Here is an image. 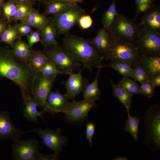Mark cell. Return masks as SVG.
<instances>
[{"instance_id": "d590c367", "label": "cell", "mask_w": 160, "mask_h": 160, "mask_svg": "<svg viewBox=\"0 0 160 160\" xmlns=\"http://www.w3.org/2000/svg\"><path fill=\"white\" fill-rule=\"evenodd\" d=\"M155 88L151 84L149 79L140 84L139 87V93L145 97L151 98L154 95Z\"/></svg>"}, {"instance_id": "5b68a950", "label": "cell", "mask_w": 160, "mask_h": 160, "mask_svg": "<svg viewBox=\"0 0 160 160\" xmlns=\"http://www.w3.org/2000/svg\"><path fill=\"white\" fill-rule=\"evenodd\" d=\"M85 14L84 10L77 4L70 3L49 19L55 27L57 36L66 35L78 23L80 18Z\"/></svg>"}, {"instance_id": "c3c4849f", "label": "cell", "mask_w": 160, "mask_h": 160, "mask_svg": "<svg viewBox=\"0 0 160 160\" xmlns=\"http://www.w3.org/2000/svg\"><path fill=\"white\" fill-rule=\"evenodd\" d=\"M5 0H0V14L2 10V7L3 4Z\"/></svg>"}, {"instance_id": "484cf974", "label": "cell", "mask_w": 160, "mask_h": 160, "mask_svg": "<svg viewBox=\"0 0 160 160\" xmlns=\"http://www.w3.org/2000/svg\"><path fill=\"white\" fill-rule=\"evenodd\" d=\"M128 118L125 121L124 127L127 132L129 133L135 141H137L138 137V127L140 119L136 116H132L130 113L129 109H126Z\"/></svg>"}, {"instance_id": "5bb4252c", "label": "cell", "mask_w": 160, "mask_h": 160, "mask_svg": "<svg viewBox=\"0 0 160 160\" xmlns=\"http://www.w3.org/2000/svg\"><path fill=\"white\" fill-rule=\"evenodd\" d=\"M25 132L15 127L7 112L0 111V140H10L14 141L19 140Z\"/></svg>"}, {"instance_id": "2e32d148", "label": "cell", "mask_w": 160, "mask_h": 160, "mask_svg": "<svg viewBox=\"0 0 160 160\" xmlns=\"http://www.w3.org/2000/svg\"><path fill=\"white\" fill-rule=\"evenodd\" d=\"M143 13L139 23L141 27L160 34L159 6H155Z\"/></svg>"}, {"instance_id": "4316f807", "label": "cell", "mask_w": 160, "mask_h": 160, "mask_svg": "<svg viewBox=\"0 0 160 160\" xmlns=\"http://www.w3.org/2000/svg\"><path fill=\"white\" fill-rule=\"evenodd\" d=\"M49 60L43 52L32 50V54L29 63L31 68L36 72Z\"/></svg>"}, {"instance_id": "60d3db41", "label": "cell", "mask_w": 160, "mask_h": 160, "mask_svg": "<svg viewBox=\"0 0 160 160\" xmlns=\"http://www.w3.org/2000/svg\"><path fill=\"white\" fill-rule=\"evenodd\" d=\"M95 123L92 122H89L86 125L87 139L91 145H92V141L95 133Z\"/></svg>"}, {"instance_id": "8d00e7d4", "label": "cell", "mask_w": 160, "mask_h": 160, "mask_svg": "<svg viewBox=\"0 0 160 160\" xmlns=\"http://www.w3.org/2000/svg\"><path fill=\"white\" fill-rule=\"evenodd\" d=\"M49 77H56L58 74H60L54 65L49 60L39 70L38 72Z\"/></svg>"}, {"instance_id": "d6a6232c", "label": "cell", "mask_w": 160, "mask_h": 160, "mask_svg": "<svg viewBox=\"0 0 160 160\" xmlns=\"http://www.w3.org/2000/svg\"><path fill=\"white\" fill-rule=\"evenodd\" d=\"M130 77L132 78L135 81L139 82L140 84L150 79L140 63L134 67Z\"/></svg>"}, {"instance_id": "bcb514c9", "label": "cell", "mask_w": 160, "mask_h": 160, "mask_svg": "<svg viewBox=\"0 0 160 160\" xmlns=\"http://www.w3.org/2000/svg\"><path fill=\"white\" fill-rule=\"evenodd\" d=\"M113 160H129L126 156H118L112 159Z\"/></svg>"}, {"instance_id": "7402d4cb", "label": "cell", "mask_w": 160, "mask_h": 160, "mask_svg": "<svg viewBox=\"0 0 160 160\" xmlns=\"http://www.w3.org/2000/svg\"><path fill=\"white\" fill-rule=\"evenodd\" d=\"M23 101V115L25 119L29 121L37 123V117L43 118V115L45 111H39L37 110V105L32 96L24 100Z\"/></svg>"}, {"instance_id": "b9f144b4", "label": "cell", "mask_w": 160, "mask_h": 160, "mask_svg": "<svg viewBox=\"0 0 160 160\" xmlns=\"http://www.w3.org/2000/svg\"><path fill=\"white\" fill-rule=\"evenodd\" d=\"M153 86L155 87L160 86V73H158L150 79Z\"/></svg>"}, {"instance_id": "7a4b0ae2", "label": "cell", "mask_w": 160, "mask_h": 160, "mask_svg": "<svg viewBox=\"0 0 160 160\" xmlns=\"http://www.w3.org/2000/svg\"><path fill=\"white\" fill-rule=\"evenodd\" d=\"M63 45L74 59L81 63L83 69L90 71L104 59L91 41L82 37L67 34L63 39Z\"/></svg>"}, {"instance_id": "ab89813d", "label": "cell", "mask_w": 160, "mask_h": 160, "mask_svg": "<svg viewBox=\"0 0 160 160\" xmlns=\"http://www.w3.org/2000/svg\"><path fill=\"white\" fill-rule=\"evenodd\" d=\"M27 39L28 41V44L31 49L35 44L39 42H41L39 30L35 31H33L27 36Z\"/></svg>"}, {"instance_id": "52a82bcc", "label": "cell", "mask_w": 160, "mask_h": 160, "mask_svg": "<svg viewBox=\"0 0 160 160\" xmlns=\"http://www.w3.org/2000/svg\"><path fill=\"white\" fill-rule=\"evenodd\" d=\"M145 141L153 151L160 147V109L154 105L148 109L145 118Z\"/></svg>"}, {"instance_id": "74e56055", "label": "cell", "mask_w": 160, "mask_h": 160, "mask_svg": "<svg viewBox=\"0 0 160 160\" xmlns=\"http://www.w3.org/2000/svg\"><path fill=\"white\" fill-rule=\"evenodd\" d=\"M93 23V20L91 16L85 14L80 18L78 23L81 29L86 30L92 26Z\"/></svg>"}, {"instance_id": "d6986e66", "label": "cell", "mask_w": 160, "mask_h": 160, "mask_svg": "<svg viewBox=\"0 0 160 160\" xmlns=\"http://www.w3.org/2000/svg\"><path fill=\"white\" fill-rule=\"evenodd\" d=\"M12 48V53L16 58L23 63H29L31 57L32 49L21 38L15 42Z\"/></svg>"}, {"instance_id": "8992f818", "label": "cell", "mask_w": 160, "mask_h": 160, "mask_svg": "<svg viewBox=\"0 0 160 160\" xmlns=\"http://www.w3.org/2000/svg\"><path fill=\"white\" fill-rule=\"evenodd\" d=\"M141 28L135 20L117 13L108 30L111 37L124 40L135 44L138 33Z\"/></svg>"}, {"instance_id": "30bf717a", "label": "cell", "mask_w": 160, "mask_h": 160, "mask_svg": "<svg viewBox=\"0 0 160 160\" xmlns=\"http://www.w3.org/2000/svg\"><path fill=\"white\" fill-rule=\"evenodd\" d=\"M12 144L14 159L18 160H40L41 153L39 151L36 140H15Z\"/></svg>"}, {"instance_id": "7bdbcfd3", "label": "cell", "mask_w": 160, "mask_h": 160, "mask_svg": "<svg viewBox=\"0 0 160 160\" xmlns=\"http://www.w3.org/2000/svg\"><path fill=\"white\" fill-rule=\"evenodd\" d=\"M15 4L19 3H25L30 5L32 6L33 5L35 4L34 1L32 0H10Z\"/></svg>"}, {"instance_id": "ba28073f", "label": "cell", "mask_w": 160, "mask_h": 160, "mask_svg": "<svg viewBox=\"0 0 160 160\" xmlns=\"http://www.w3.org/2000/svg\"><path fill=\"white\" fill-rule=\"evenodd\" d=\"M135 44L141 54L160 56V34L141 28Z\"/></svg>"}, {"instance_id": "d4e9b609", "label": "cell", "mask_w": 160, "mask_h": 160, "mask_svg": "<svg viewBox=\"0 0 160 160\" xmlns=\"http://www.w3.org/2000/svg\"><path fill=\"white\" fill-rule=\"evenodd\" d=\"M101 69V68H98L95 79L88 85L84 91L83 96L84 99L95 101L99 100L100 91L98 85V79Z\"/></svg>"}, {"instance_id": "603a6c76", "label": "cell", "mask_w": 160, "mask_h": 160, "mask_svg": "<svg viewBox=\"0 0 160 160\" xmlns=\"http://www.w3.org/2000/svg\"><path fill=\"white\" fill-rule=\"evenodd\" d=\"M110 82L113 95L119 99L120 103L124 105L126 109L132 108V99L133 94L118 84H115L112 79H111Z\"/></svg>"}, {"instance_id": "f907efd6", "label": "cell", "mask_w": 160, "mask_h": 160, "mask_svg": "<svg viewBox=\"0 0 160 160\" xmlns=\"http://www.w3.org/2000/svg\"></svg>"}, {"instance_id": "8fae6325", "label": "cell", "mask_w": 160, "mask_h": 160, "mask_svg": "<svg viewBox=\"0 0 160 160\" xmlns=\"http://www.w3.org/2000/svg\"><path fill=\"white\" fill-rule=\"evenodd\" d=\"M28 132L37 133L42 140L44 145L59 155L66 142V138L61 133L60 130L57 129L56 130L49 129H43L40 128H36Z\"/></svg>"}, {"instance_id": "836d02e7", "label": "cell", "mask_w": 160, "mask_h": 160, "mask_svg": "<svg viewBox=\"0 0 160 160\" xmlns=\"http://www.w3.org/2000/svg\"><path fill=\"white\" fill-rule=\"evenodd\" d=\"M136 5V14L134 18L135 20L139 14L144 12L155 6V0H134Z\"/></svg>"}, {"instance_id": "f6af8a7d", "label": "cell", "mask_w": 160, "mask_h": 160, "mask_svg": "<svg viewBox=\"0 0 160 160\" xmlns=\"http://www.w3.org/2000/svg\"><path fill=\"white\" fill-rule=\"evenodd\" d=\"M69 3H77L81 2L83 0H63Z\"/></svg>"}, {"instance_id": "3957f363", "label": "cell", "mask_w": 160, "mask_h": 160, "mask_svg": "<svg viewBox=\"0 0 160 160\" xmlns=\"http://www.w3.org/2000/svg\"><path fill=\"white\" fill-rule=\"evenodd\" d=\"M108 53L104 59L125 62L134 67L140 63L141 54L134 43L111 37Z\"/></svg>"}, {"instance_id": "4fadbf2b", "label": "cell", "mask_w": 160, "mask_h": 160, "mask_svg": "<svg viewBox=\"0 0 160 160\" xmlns=\"http://www.w3.org/2000/svg\"><path fill=\"white\" fill-rule=\"evenodd\" d=\"M83 69L82 68L77 73L70 74L68 79L62 82L66 88L65 95L68 100H74L78 95L83 92L89 83L88 80L81 75Z\"/></svg>"}, {"instance_id": "7dc6e473", "label": "cell", "mask_w": 160, "mask_h": 160, "mask_svg": "<svg viewBox=\"0 0 160 160\" xmlns=\"http://www.w3.org/2000/svg\"><path fill=\"white\" fill-rule=\"evenodd\" d=\"M56 0H40L39 2L45 5H46L49 3Z\"/></svg>"}, {"instance_id": "e0dca14e", "label": "cell", "mask_w": 160, "mask_h": 160, "mask_svg": "<svg viewBox=\"0 0 160 160\" xmlns=\"http://www.w3.org/2000/svg\"><path fill=\"white\" fill-rule=\"evenodd\" d=\"M91 41L104 59L108 53L111 44V38L108 30L104 28L100 29Z\"/></svg>"}, {"instance_id": "ffe728a7", "label": "cell", "mask_w": 160, "mask_h": 160, "mask_svg": "<svg viewBox=\"0 0 160 160\" xmlns=\"http://www.w3.org/2000/svg\"><path fill=\"white\" fill-rule=\"evenodd\" d=\"M39 30L41 43L44 47L56 46L59 44L56 39L57 34L55 29L50 20L42 28Z\"/></svg>"}, {"instance_id": "ee69618b", "label": "cell", "mask_w": 160, "mask_h": 160, "mask_svg": "<svg viewBox=\"0 0 160 160\" xmlns=\"http://www.w3.org/2000/svg\"><path fill=\"white\" fill-rule=\"evenodd\" d=\"M6 23L5 20L0 19V37L7 27Z\"/></svg>"}, {"instance_id": "6da1fadb", "label": "cell", "mask_w": 160, "mask_h": 160, "mask_svg": "<svg viewBox=\"0 0 160 160\" xmlns=\"http://www.w3.org/2000/svg\"><path fill=\"white\" fill-rule=\"evenodd\" d=\"M36 73L28 63L16 58L9 46L0 47V79L7 78L15 83L21 90L23 100L32 96L31 85Z\"/></svg>"}, {"instance_id": "277c9868", "label": "cell", "mask_w": 160, "mask_h": 160, "mask_svg": "<svg viewBox=\"0 0 160 160\" xmlns=\"http://www.w3.org/2000/svg\"><path fill=\"white\" fill-rule=\"evenodd\" d=\"M61 74L69 75L82 65L63 46L59 44L45 47L43 52Z\"/></svg>"}, {"instance_id": "4dcf8cb0", "label": "cell", "mask_w": 160, "mask_h": 160, "mask_svg": "<svg viewBox=\"0 0 160 160\" xmlns=\"http://www.w3.org/2000/svg\"><path fill=\"white\" fill-rule=\"evenodd\" d=\"M17 6L16 4L10 0L3 4L2 7V10L3 12L4 20L7 23H8L12 21Z\"/></svg>"}, {"instance_id": "9a60e30c", "label": "cell", "mask_w": 160, "mask_h": 160, "mask_svg": "<svg viewBox=\"0 0 160 160\" xmlns=\"http://www.w3.org/2000/svg\"><path fill=\"white\" fill-rule=\"evenodd\" d=\"M68 100L65 94L61 93L58 90L50 91L44 111L53 115L60 112L64 113L71 104Z\"/></svg>"}, {"instance_id": "cb8c5ba5", "label": "cell", "mask_w": 160, "mask_h": 160, "mask_svg": "<svg viewBox=\"0 0 160 160\" xmlns=\"http://www.w3.org/2000/svg\"><path fill=\"white\" fill-rule=\"evenodd\" d=\"M97 68L108 67L111 68L117 71L122 76V78L130 77L133 68L129 64L125 62L115 60L104 65L100 64L96 66Z\"/></svg>"}, {"instance_id": "83f0119b", "label": "cell", "mask_w": 160, "mask_h": 160, "mask_svg": "<svg viewBox=\"0 0 160 160\" xmlns=\"http://www.w3.org/2000/svg\"><path fill=\"white\" fill-rule=\"evenodd\" d=\"M20 38L16 28L9 25L2 34L0 41V42L7 44L12 48L15 42Z\"/></svg>"}, {"instance_id": "f546056e", "label": "cell", "mask_w": 160, "mask_h": 160, "mask_svg": "<svg viewBox=\"0 0 160 160\" xmlns=\"http://www.w3.org/2000/svg\"><path fill=\"white\" fill-rule=\"evenodd\" d=\"M70 3L63 0H57L46 5L43 14L45 16L53 15L59 12Z\"/></svg>"}, {"instance_id": "f35d334b", "label": "cell", "mask_w": 160, "mask_h": 160, "mask_svg": "<svg viewBox=\"0 0 160 160\" xmlns=\"http://www.w3.org/2000/svg\"><path fill=\"white\" fill-rule=\"evenodd\" d=\"M14 27L17 30L21 38L23 36H27L33 31L32 27L21 22L16 24Z\"/></svg>"}, {"instance_id": "1f68e13d", "label": "cell", "mask_w": 160, "mask_h": 160, "mask_svg": "<svg viewBox=\"0 0 160 160\" xmlns=\"http://www.w3.org/2000/svg\"><path fill=\"white\" fill-rule=\"evenodd\" d=\"M16 4L17 9L12 21H16L18 20H21L30 12L32 7V6L24 3H17Z\"/></svg>"}, {"instance_id": "7c38bea8", "label": "cell", "mask_w": 160, "mask_h": 160, "mask_svg": "<svg viewBox=\"0 0 160 160\" xmlns=\"http://www.w3.org/2000/svg\"><path fill=\"white\" fill-rule=\"evenodd\" d=\"M97 106L95 100L85 99L80 101L73 100L64 113L66 119L73 122L83 121L86 118L89 111Z\"/></svg>"}, {"instance_id": "44dd1931", "label": "cell", "mask_w": 160, "mask_h": 160, "mask_svg": "<svg viewBox=\"0 0 160 160\" xmlns=\"http://www.w3.org/2000/svg\"><path fill=\"white\" fill-rule=\"evenodd\" d=\"M48 18L43 14H41L36 9L32 8L28 15L21 22L26 24L32 28L40 30L49 21Z\"/></svg>"}, {"instance_id": "e575fe53", "label": "cell", "mask_w": 160, "mask_h": 160, "mask_svg": "<svg viewBox=\"0 0 160 160\" xmlns=\"http://www.w3.org/2000/svg\"><path fill=\"white\" fill-rule=\"evenodd\" d=\"M118 85L133 94H139V86L130 77L122 78Z\"/></svg>"}, {"instance_id": "f1b7e54d", "label": "cell", "mask_w": 160, "mask_h": 160, "mask_svg": "<svg viewBox=\"0 0 160 160\" xmlns=\"http://www.w3.org/2000/svg\"><path fill=\"white\" fill-rule=\"evenodd\" d=\"M116 0H113L110 7L105 11L102 17L101 21L103 28L107 30L118 13L116 8Z\"/></svg>"}, {"instance_id": "ac0fdd59", "label": "cell", "mask_w": 160, "mask_h": 160, "mask_svg": "<svg viewBox=\"0 0 160 160\" xmlns=\"http://www.w3.org/2000/svg\"><path fill=\"white\" fill-rule=\"evenodd\" d=\"M140 64L150 79L160 73V56H148L141 54Z\"/></svg>"}, {"instance_id": "9c48e42d", "label": "cell", "mask_w": 160, "mask_h": 160, "mask_svg": "<svg viewBox=\"0 0 160 160\" xmlns=\"http://www.w3.org/2000/svg\"><path fill=\"white\" fill-rule=\"evenodd\" d=\"M55 78L45 76L39 72L36 73L33 79L31 88L32 97L37 106L44 109Z\"/></svg>"}, {"instance_id": "681fc988", "label": "cell", "mask_w": 160, "mask_h": 160, "mask_svg": "<svg viewBox=\"0 0 160 160\" xmlns=\"http://www.w3.org/2000/svg\"><path fill=\"white\" fill-rule=\"evenodd\" d=\"M34 1H40V0H32Z\"/></svg>"}]
</instances>
